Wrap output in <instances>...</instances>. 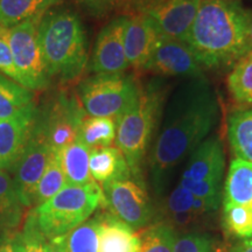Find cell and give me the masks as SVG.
Listing matches in <instances>:
<instances>
[{"instance_id": "6da1fadb", "label": "cell", "mask_w": 252, "mask_h": 252, "mask_svg": "<svg viewBox=\"0 0 252 252\" xmlns=\"http://www.w3.org/2000/svg\"><path fill=\"white\" fill-rule=\"evenodd\" d=\"M160 132L150 158L151 178L162 194L174 169L214 130L220 119L216 94L204 77L187 78L162 110Z\"/></svg>"}, {"instance_id": "7a4b0ae2", "label": "cell", "mask_w": 252, "mask_h": 252, "mask_svg": "<svg viewBox=\"0 0 252 252\" xmlns=\"http://www.w3.org/2000/svg\"><path fill=\"white\" fill-rule=\"evenodd\" d=\"M249 19L237 0H202L186 40L201 67H229L247 54Z\"/></svg>"}, {"instance_id": "3957f363", "label": "cell", "mask_w": 252, "mask_h": 252, "mask_svg": "<svg viewBox=\"0 0 252 252\" xmlns=\"http://www.w3.org/2000/svg\"><path fill=\"white\" fill-rule=\"evenodd\" d=\"M37 37L49 78L71 82L87 67V37L78 15L70 9L47 12L37 25Z\"/></svg>"}, {"instance_id": "277c9868", "label": "cell", "mask_w": 252, "mask_h": 252, "mask_svg": "<svg viewBox=\"0 0 252 252\" xmlns=\"http://www.w3.org/2000/svg\"><path fill=\"white\" fill-rule=\"evenodd\" d=\"M166 91L159 84L140 87L135 102L116 119V147L126 159L131 174L140 180V169L162 115Z\"/></svg>"}, {"instance_id": "5b68a950", "label": "cell", "mask_w": 252, "mask_h": 252, "mask_svg": "<svg viewBox=\"0 0 252 252\" xmlns=\"http://www.w3.org/2000/svg\"><path fill=\"white\" fill-rule=\"evenodd\" d=\"M102 203H104L102 187L93 181L83 186L67 185L32 212L46 239H52L67 235L89 220Z\"/></svg>"}, {"instance_id": "8992f818", "label": "cell", "mask_w": 252, "mask_h": 252, "mask_svg": "<svg viewBox=\"0 0 252 252\" xmlns=\"http://www.w3.org/2000/svg\"><path fill=\"white\" fill-rule=\"evenodd\" d=\"M139 91L130 75L97 74L82 82L78 96L88 116L117 119L135 102Z\"/></svg>"}, {"instance_id": "52a82bcc", "label": "cell", "mask_w": 252, "mask_h": 252, "mask_svg": "<svg viewBox=\"0 0 252 252\" xmlns=\"http://www.w3.org/2000/svg\"><path fill=\"white\" fill-rule=\"evenodd\" d=\"M87 113L76 97L61 93L36 111L34 128L42 135L53 153L59 152L78 139Z\"/></svg>"}, {"instance_id": "ba28073f", "label": "cell", "mask_w": 252, "mask_h": 252, "mask_svg": "<svg viewBox=\"0 0 252 252\" xmlns=\"http://www.w3.org/2000/svg\"><path fill=\"white\" fill-rule=\"evenodd\" d=\"M40 20L32 19L6 28L15 69L20 77V86L28 90L46 89L50 81L37 37Z\"/></svg>"}, {"instance_id": "9c48e42d", "label": "cell", "mask_w": 252, "mask_h": 252, "mask_svg": "<svg viewBox=\"0 0 252 252\" xmlns=\"http://www.w3.org/2000/svg\"><path fill=\"white\" fill-rule=\"evenodd\" d=\"M104 204L111 215L117 217L131 229L140 230L152 219V206L144 185L131 178L113 180L103 185Z\"/></svg>"}, {"instance_id": "30bf717a", "label": "cell", "mask_w": 252, "mask_h": 252, "mask_svg": "<svg viewBox=\"0 0 252 252\" xmlns=\"http://www.w3.org/2000/svg\"><path fill=\"white\" fill-rule=\"evenodd\" d=\"M53 151L43 137L35 128H32L31 135L23 153L13 166L14 187L24 207L34 206V194L40 179L53 157Z\"/></svg>"}, {"instance_id": "8fae6325", "label": "cell", "mask_w": 252, "mask_h": 252, "mask_svg": "<svg viewBox=\"0 0 252 252\" xmlns=\"http://www.w3.org/2000/svg\"><path fill=\"white\" fill-rule=\"evenodd\" d=\"M144 69L161 76L204 77L202 67L190 47L184 41L165 36H159Z\"/></svg>"}, {"instance_id": "7c38bea8", "label": "cell", "mask_w": 252, "mask_h": 252, "mask_svg": "<svg viewBox=\"0 0 252 252\" xmlns=\"http://www.w3.org/2000/svg\"><path fill=\"white\" fill-rule=\"evenodd\" d=\"M201 2L202 0H165L139 12L150 19L160 36L186 42Z\"/></svg>"}, {"instance_id": "4fadbf2b", "label": "cell", "mask_w": 252, "mask_h": 252, "mask_svg": "<svg viewBox=\"0 0 252 252\" xmlns=\"http://www.w3.org/2000/svg\"><path fill=\"white\" fill-rule=\"evenodd\" d=\"M125 14L112 19L99 32L90 61V71L97 74H124L128 65L124 48Z\"/></svg>"}, {"instance_id": "5bb4252c", "label": "cell", "mask_w": 252, "mask_h": 252, "mask_svg": "<svg viewBox=\"0 0 252 252\" xmlns=\"http://www.w3.org/2000/svg\"><path fill=\"white\" fill-rule=\"evenodd\" d=\"M125 17L124 48L128 65L144 69L160 35L144 13L134 11Z\"/></svg>"}, {"instance_id": "9a60e30c", "label": "cell", "mask_w": 252, "mask_h": 252, "mask_svg": "<svg viewBox=\"0 0 252 252\" xmlns=\"http://www.w3.org/2000/svg\"><path fill=\"white\" fill-rule=\"evenodd\" d=\"M225 157L222 141L216 135L207 138L189 157L180 181H222Z\"/></svg>"}, {"instance_id": "2e32d148", "label": "cell", "mask_w": 252, "mask_h": 252, "mask_svg": "<svg viewBox=\"0 0 252 252\" xmlns=\"http://www.w3.org/2000/svg\"><path fill=\"white\" fill-rule=\"evenodd\" d=\"M37 109L35 105L13 118L0 121V169L13 168L30 138Z\"/></svg>"}, {"instance_id": "e0dca14e", "label": "cell", "mask_w": 252, "mask_h": 252, "mask_svg": "<svg viewBox=\"0 0 252 252\" xmlns=\"http://www.w3.org/2000/svg\"><path fill=\"white\" fill-rule=\"evenodd\" d=\"M90 175L97 184L131 178V169L123 153L115 146L97 147L90 151Z\"/></svg>"}, {"instance_id": "ac0fdd59", "label": "cell", "mask_w": 252, "mask_h": 252, "mask_svg": "<svg viewBox=\"0 0 252 252\" xmlns=\"http://www.w3.org/2000/svg\"><path fill=\"white\" fill-rule=\"evenodd\" d=\"M138 232L111 214H103L98 252H139Z\"/></svg>"}, {"instance_id": "d6986e66", "label": "cell", "mask_w": 252, "mask_h": 252, "mask_svg": "<svg viewBox=\"0 0 252 252\" xmlns=\"http://www.w3.org/2000/svg\"><path fill=\"white\" fill-rule=\"evenodd\" d=\"M167 210L169 224L173 228H187L193 224L198 217L212 213L206 202L195 197L188 189L178 185L173 189L167 200Z\"/></svg>"}, {"instance_id": "ffe728a7", "label": "cell", "mask_w": 252, "mask_h": 252, "mask_svg": "<svg viewBox=\"0 0 252 252\" xmlns=\"http://www.w3.org/2000/svg\"><path fill=\"white\" fill-rule=\"evenodd\" d=\"M252 203V162L236 158L229 166L223 204Z\"/></svg>"}, {"instance_id": "44dd1931", "label": "cell", "mask_w": 252, "mask_h": 252, "mask_svg": "<svg viewBox=\"0 0 252 252\" xmlns=\"http://www.w3.org/2000/svg\"><path fill=\"white\" fill-rule=\"evenodd\" d=\"M90 149L80 139L64 147L58 157L69 186H83L93 182L89 169Z\"/></svg>"}, {"instance_id": "7402d4cb", "label": "cell", "mask_w": 252, "mask_h": 252, "mask_svg": "<svg viewBox=\"0 0 252 252\" xmlns=\"http://www.w3.org/2000/svg\"><path fill=\"white\" fill-rule=\"evenodd\" d=\"M60 0H0V25L11 28L26 20H40Z\"/></svg>"}, {"instance_id": "603a6c76", "label": "cell", "mask_w": 252, "mask_h": 252, "mask_svg": "<svg viewBox=\"0 0 252 252\" xmlns=\"http://www.w3.org/2000/svg\"><path fill=\"white\" fill-rule=\"evenodd\" d=\"M228 138L235 156L252 162V108L237 110L229 116Z\"/></svg>"}, {"instance_id": "cb8c5ba5", "label": "cell", "mask_w": 252, "mask_h": 252, "mask_svg": "<svg viewBox=\"0 0 252 252\" xmlns=\"http://www.w3.org/2000/svg\"><path fill=\"white\" fill-rule=\"evenodd\" d=\"M33 105L31 90L0 75V121L13 118Z\"/></svg>"}, {"instance_id": "d4e9b609", "label": "cell", "mask_w": 252, "mask_h": 252, "mask_svg": "<svg viewBox=\"0 0 252 252\" xmlns=\"http://www.w3.org/2000/svg\"><path fill=\"white\" fill-rule=\"evenodd\" d=\"M23 207L15 190L13 179L0 169V230L11 231L20 225Z\"/></svg>"}, {"instance_id": "484cf974", "label": "cell", "mask_w": 252, "mask_h": 252, "mask_svg": "<svg viewBox=\"0 0 252 252\" xmlns=\"http://www.w3.org/2000/svg\"><path fill=\"white\" fill-rule=\"evenodd\" d=\"M228 89L238 104L252 108V53H247L234 64L228 76Z\"/></svg>"}, {"instance_id": "4316f807", "label": "cell", "mask_w": 252, "mask_h": 252, "mask_svg": "<svg viewBox=\"0 0 252 252\" xmlns=\"http://www.w3.org/2000/svg\"><path fill=\"white\" fill-rule=\"evenodd\" d=\"M116 119L105 117H86L80 128V139L90 150L112 146L116 139Z\"/></svg>"}, {"instance_id": "83f0119b", "label": "cell", "mask_w": 252, "mask_h": 252, "mask_svg": "<svg viewBox=\"0 0 252 252\" xmlns=\"http://www.w3.org/2000/svg\"><path fill=\"white\" fill-rule=\"evenodd\" d=\"M102 219L94 216L64 235L68 252H98Z\"/></svg>"}, {"instance_id": "f1b7e54d", "label": "cell", "mask_w": 252, "mask_h": 252, "mask_svg": "<svg viewBox=\"0 0 252 252\" xmlns=\"http://www.w3.org/2000/svg\"><path fill=\"white\" fill-rule=\"evenodd\" d=\"M139 237V252H173L176 231L169 223L160 222L145 228Z\"/></svg>"}, {"instance_id": "f546056e", "label": "cell", "mask_w": 252, "mask_h": 252, "mask_svg": "<svg viewBox=\"0 0 252 252\" xmlns=\"http://www.w3.org/2000/svg\"><path fill=\"white\" fill-rule=\"evenodd\" d=\"M222 223L228 234L238 238L252 236V203L223 204Z\"/></svg>"}, {"instance_id": "4dcf8cb0", "label": "cell", "mask_w": 252, "mask_h": 252, "mask_svg": "<svg viewBox=\"0 0 252 252\" xmlns=\"http://www.w3.org/2000/svg\"><path fill=\"white\" fill-rule=\"evenodd\" d=\"M65 186H67V181H65L64 173L62 171L58 154H53L42 178L40 179L39 184L36 186L35 194H34V204L39 206V204L46 202Z\"/></svg>"}, {"instance_id": "1f68e13d", "label": "cell", "mask_w": 252, "mask_h": 252, "mask_svg": "<svg viewBox=\"0 0 252 252\" xmlns=\"http://www.w3.org/2000/svg\"><path fill=\"white\" fill-rule=\"evenodd\" d=\"M220 182L222 181H203V182H186L180 181V186L188 189L195 197L206 202L212 212L219 208L220 201Z\"/></svg>"}, {"instance_id": "d6a6232c", "label": "cell", "mask_w": 252, "mask_h": 252, "mask_svg": "<svg viewBox=\"0 0 252 252\" xmlns=\"http://www.w3.org/2000/svg\"><path fill=\"white\" fill-rule=\"evenodd\" d=\"M21 252H46L47 239L37 225L33 212L27 216L23 234H20Z\"/></svg>"}, {"instance_id": "836d02e7", "label": "cell", "mask_w": 252, "mask_h": 252, "mask_svg": "<svg viewBox=\"0 0 252 252\" xmlns=\"http://www.w3.org/2000/svg\"><path fill=\"white\" fill-rule=\"evenodd\" d=\"M80 4L94 15H105L112 12H133L134 0H77Z\"/></svg>"}, {"instance_id": "e575fe53", "label": "cell", "mask_w": 252, "mask_h": 252, "mask_svg": "<svg viewBox=\"0 0 252 252\" xmlns=\"http://www.w3.org/2000/svg\"><path fill=\"white\" fill-rule=\"evenodd\" d=\"M173 252H215L213 239L202 234H187L176 237Z\"/></svg>"}, {"instance_id": "d590c367", "label": "cell", "mask_w": 252, "mask_h": 252, "mask_svg": "<svg viewBox=\"0 0 252 252\" xmlns=\"http://www.w3.org/2000/svg\"><path fill=\"white\" fill-rule=\"evenodd\" d=\"M0 71L20 84V77L15 69L13 56L7 40V30L2 27L0 28Z\"/></svg>"}, {"instance_id": "8d00e7d4", "label": "cell", "mask_w": 252, "mask_h": 252, "mask_svg": "<svg viewBox=\"0 0 252 252\" xmlns=\"http://www.w3.org/2000/svg\"><path fill=\"white\" fill-rule=\"evenodd\" d=\"M0 252H21L20 235L9 236L0 243Z\"/></svg>"}, {"instance_id": "74e56055", "label": "cell", "mask_w": 252, "mask_h": 252, "mask_svg": "<svg viewBox=\"0 0 252 252\" xmlns=\"http://www.w3.org/2000/svg\"><path fill=\"white\" fill-rule=\"evenodd\" d=\"M46 252H68L67 247H65L64 235L48 239V242L46 243Z\"/></svg>"}, {"instance_id": "f35d334b", "label": "cell", "mask_w": 252, "mask_h": 252, "mask_svg": "<svg viewBox=\"0 0 252 252\" xmlns=\"http://www.w3.org/2000/svg\"><path fill=\"white\" fill-rule=\"evenodd\" d=\"M230 252H252V236L249 238H244L243 241L236 244Z\"/></svg>"}, {"instance_id": "ab89813d", "label": "cell", "mask_w": 252, "mask_h": 252, "mask_svg": "<svg viewBox=\"0 0 252 252\" xmlns=\"http://www.w3.org/2000/svg\"><path fill=\"white\" fill-rule=\"evenodd\" d=\"M165 1V0H134L133 4V12L137 11H143V9L150 7V6H153L158 4V2Z\"/></svg>"}, {"instance_id": "60d3db41", "label": "cell", "mask_w": 252, "mask_h": 252, "mask_svg": "<svg viewBox=\"0 0 252 252\" xmlns=\"http://www.w3.org/2000/svg\"><path fill=\"white\" fill-rule=\"evenodd\" d=\"M248 53H252V12H250L248 27Z\"/></svg>"}]
</instances>
